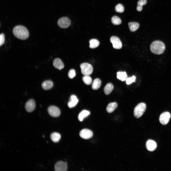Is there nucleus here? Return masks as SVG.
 I'll return each mask as SVG.
<instances>
[{
  "mask_svg": "<svg viewBox=\"0 0 171 171\" xmlns=\"http://www.w3.org/2000/svg\"><path fill=\"white\" fill-rule=\"evenodd\" d=\"M147 3V0H139L137 2V10L141 11L142 9V6L146 5Z\"/></svg>",
  "mask_w": 171,
  "mask_h": 171,
  "instance_id": "obj_23",
  "label": "nucleus"
},
{
  "mask_svg": "<svg viewBox=\"0 0 171 171\" xmlns=\"http://www.w3.org/2000/svg\"><path fill=\"white\" fill-rule=\"evenodd\" d=\"M146 145L147 150L150 151H152L154 150L157 146L156 142L151 140H148L147 141Z\"/></svg>",
  "mask_w": 171,
  "mask_h": 171,
  "instance_id": "obj_12",
  "label": "nucleus"
},
{
  "mask_svg": "<svg viewBox=\"0 0 171 171\" xmlns=\"http://www.w3.org/2000/svg\"><path fill=\"white\" fill-rule=\"evenodd\" d=\"M82 80L84 83L87 85H90L92 82V78L89 75H84L82 77Z\"/></svg>",
  "mask_w": 171,
  "mask_h": 171,
  "instance_id": "obj_26",
  "label": "nucleus"
},
{
  "mask_svg": "<svg viewBox=\"0 0 171 171\" xmlns=\"http://www.w3.org/2000/svg\"><path fill=\"white\" fill-rule=\"evenodd\" d=\"M90 114L89 111L86 110H83L81 111L79 114L78 118L79 120L82 121L83 119Z\"/></svg>",
  "mask_w": 171,
  "mask_h": 171,
  "instance_id": "obj_20",
  "label": "nucleus"
},
{
  "mask_svg": "<svg viewBox=\"0 0 171 171\" xmlns=\"http://www.w3.org/2000/svg\"><path fill=\"white\" fill-rule=\"evenodd\" d=\"M136 77L133 76L132 77L127 78L126 79V82L127 85H129L135 81Z\"/></svg>",
  "mask_w": 171,
  "mask_h": 171,
  "instance_id": "obj_28",
  "label": "nucleus"
},
{
  "mask_svg": "<svg viewBox=\"0 0 171 171\" xmlns=\"http://www.w3.org/2000/svg\"><path fill=\"white\" fill-rule=\"evenodd\" d=\"M48 111L49 114L53 117H58L60 114V111L59 109L54 106L49 107L48 109Z\"/></svg>",
  "mask_w": 171,
  "mask_h": 171,
  "instance_id": "obj_6",
  "label": "nucleus"
},
{
  "mask_svg": "<svg viewBox=\"0 0 171 171\" xmlns=\"http://www.w3.org/2000/svg\"><path fill=\"white\" fill-rule=\"evenodd\" d=\"M36 107L35 102L33 99H30L26 103L25 108L26 110L28 112H31L33 111Z\"/></svg>",
  "mask_w": 171,
  "mask_h": 171,
  "instance_id": "obj_9",
  "label": "nucleus"
},
{
  "mask_svg": "<svg viewBox=\"0 0 171 171\" xmlns=\"http://www.w3.org/2000/svg\"><path fill=\"white\" fill-rule=\"evenodd\" d=\"M101 82L100 80L98 78L95 79L93 81L92 88L94 90H97L100 87Z\"/></svg>",
  "mask_w": 171,
  "mask_h": 171,
  "instance_id": "obj_19",
  "label": "nucleus"
},
{
  "mask_svg": "<svg viewBox=\"0 0 171 171\" xmlns=\"http://www.w3.org/2000/svg\"><path fill=\"white\" fill-rule=\"evenodd\" d=\"M171 117V114L169 112H166L163 113L160 115L159 117L160 122L163 125L167 124L169 120Z\"/></svg>",
  "mask_w": 171,
  "mask_h": 171,
  "instance_id": "obj_7",
  "label": "nucleus"
},
{
  "mask_svg": "<svg viewBox=\"0 0 171 171\" xmlns=\"http://www.w3.org/2000/svg\"><path fill=\"white\" fill-rule=\"evenodd\" d=\"M68 76L70 79H72L76 75L75 71L73 69L70 70L68 74Z\"/></svg>",
  "mask_w": 171,
  "mask_h": 171,
  "instance_id": "obj_29",
  "label": "nucleus"
},
{
  "mask_svg": "<svg viewBox=\"0 0 171 171\" xmlns=\"http://www.w3.org/2000/svg\"><path fill=\"white\" fill-rule=\"evenodd\" d=\"M89 47L91 48H94L97 47L99 45V42L96 39H92L89 41Z\"/></svg>",
  "mask_w": 171,
  "mask_h": 171,
  "instance_id": "obj_24",
  "label": "nucleus"
},
{
  "mask_svg": "<svg viewBox=\"0 0 171 171\" xmlns=\"http://www.w3.org/2000/svg\"><path fill=\"white\" fill-rule=\"evenodd\" d=\"M112 23L114 25H119L121 23L120 19L116 16H113L111 18Z\"/></svg>",
  "mask_w": 171,
  "mask_h": 171,
  "instance_id": "obj_25",
  "label": "nucleus"
},
{
  "mask_svg": "<svg viewBox=\"0 0 171 171\" xmlns=\"http://www.w3.org/2000/svg\"><path fill=\"white\" fill-rule=\"evenodd\" d=\"M67 168V163L62 161L58 162L55 166V169L56 171H66Z\"/></svg>",
  "mask_w": 171,
  "mask_h": 171,
  "instance_id": "obj_11",
  "label": "nucleus"
},
{
  "mask_svg": "<svg viewBox=\"0 0 171 171\" xmlns=\"http://www.w3.org/2000/svg\"><path fill=\"white\" fill-rule=\"evenodd\" d=\"M128 25L129 30L132 32H134L137 30L139 26V24L135 22H129Z\"/></svg>",
  "mask_w": 171,
  "mask_h": 171,
  "instance_id": "obj_16",
  "label": "nucleus"
},
{
  "mask_svg": "<svg viewBox=\"0 0 171 171\" xmlns=\"http://www.w3.org/2000/svg\"><path fill=\"white\" fill-rule=\"evenodd\" d=\"M50 138L54 142H57L60 140L61 136L60 134L57 132H54L51 134Z\"/></svg>",
  "mask_w": 171,
  "mask_h": 171,
  "instance_id": "obj_21",
  "label": "nucleus"
},
{
  "mask_svg": "<svg viewBox=\"0 0 171 171\" xmlns=\"http://www.w3.org/2000/svg\"><path fill=\"white\" fill-rule=\"evenodd\" d=\"M53 86L52 82L50 80H47L43 82L42 84V86L45 90H47L51 89Z\"/></svg>",
  "mask_w": 171,
  "mask_h": 171,
  "instance_id": "obj_15",
  "label": "nucleus"
},
{
  "mask_svg": "<svg viewBox=\"0 0 171 171\" xmlns=\"http://www.w3.org/2000/svg\"><path fill=\"white\" fill-rule=\"evenodd\" d=\"M165 48L164 44L162 42L157 40L153 41L150 46L151 52L157 55H160L163 53Z\"/></svg>",
  "mask_w": 171,
  "mask_h": 171,
  "instance_id": "obj_2",
  "label": "nucleus"
},
{
  "mask_svg": "<svg viewBox=\"0 0 171 171\" xmlns=\"http://www.w3.org/2000/svg\"><path fill=\"white\" fill-rule=\"evenodd\" d=\"M78 100L76 96L74 95L71 96L70 100L67 104L68 107L70 108L75 107L77 104Z\"/></svg>",
  "mask_w": 171,
  "mask_h": 171,
  "instance_id": "obj_13",
  "label": "nucleus"
},
{
  "mask_svg": "<svg viewBox=\"0 0 171 171\" xmlns=\"http://www.w3.org/2000/svg\"><path fill=\"white\" fill-rule=\"evenodd\" d=\"M117 104L116 102L109 103L107 105L106 108L107 112L109 113L113 112L117 106Z\"/></svg>",
  "mask_w": 171,
  "mask_h": 171,
  "instance_id": "obj_17",
  "label": "nucleus"
},
{
  "mask_svg": "<svg viewBox=\"0 0 171 171\" xmlns=\"http://www.w3.org/2000/svg\"><path fill=\"white\" fill-rule=\"evenodd\" d=\"M146 104L143 103L138 104L134 108V116L139 118L143 114L146 109Z\"/></svg>",
  "mask_w": 171,
  "mask_h": 171,
  "instance_id": "obj_3",
  "label": "nucleus"
},
{
  "mask_svg": "<svg viewBox=\"0 0 171 171\" xmlns=\"http://www.w3.org/2000/svg\"><path fill=\"white\" fill-rule=\"evenodd\" d=\"M5 41V36L4 34L1 33L0 35V46H1L4 43Z\"/></svg>",
  "mask_w": 171,
  "mask_h": 171,
  "instance_id": "obj_30",
  "label": "nucleus"
},
{
  "mask_svg": "<svg viewBox=\"0 0 171 171\" xmlns=\"http://www.w3.org/2000/svg\"><path fill=\"white\" fill-rule=\"evenodd\" d=\"M81 73L84 75H89L93 71V68L91 65L87 63H84L80 65Z\"/></svg>",
  "mask_w": 171,
  "mask_h": 171,
  "instance_id": "obj_4",
  "label": "nucleus"
},
{
  "mask_svg": "<svg viewBox=\"0 0 171 171\" xmlns=\"http://www.w3.org/2000/svg\"><path fill=\"white\" fill-rule=\"evenodd\" d=\"M118 79L122 81H125L127 76L126 73L125 71H119L117 73Z\"/></svg>",
  "mask_w": 171,
  "mask_h": 171,
  "instance_id": "obj_22",
  "label": "nucleus"
},
{
  "mask_svg": "<svg viewBox=\"0 0 171 171\" xmlns=\"http://www.w3.org/2000/svg\"><path fill=\"white\" fill-rule=\"evenodd\" d=\"M53 65L55 68L59 70L63 69L64 66V64L62 61L58 58L54 59L53 61Z\"/></svg>",
  "mask_w": 171,
  "mask_h": 171,
  "instance_id": "obj_14",
  "label": "nucleus"
},
{
  "mask_svg": "<svg viewBox=\"0 0 171 171\" xmlns=\"http://www.w3.org/2000/svg\"><path fill=\"white\" fill-rule=\"evenodd\" d=\"M115 10L117 12L122 13L124 11V7L122 4H118L115 6Z\"/></svg>",
  "mask_w": 171,
  "mask_h": 171,
  "instance_id": "obj_27",
  "label": "nucleus"
},
{
  "mask_svg": "<svg viewBox=\"0 0 171 171\" xmlns=\"http://www.w3.org/2000/svg\"><path fill=\"white\" fill-rule=\"evenodd\" d=\"M80 136L82 138L88 139L91 138L93 136V133L90 130L87 129L81 130L80 133Z\"/></svg>",
  "mask_w": 171,
  "mask_h": 171,
  "instance_id": "obj_10",
  "label": "nucleus"
},
{
  "mask_svg": "<svg viewBox=\"0 0 171 171\" xmlns=\"http://www.w3.org/2000/svg\"><path fill=\"white\" fill-rule=\"evenodd\" d=\"M111 43L113 44V47L114 48L119 49L122 47V43L119 39L115 36L111 37L110 39Z\"/></svg>",
  "mask_w": 171,
  "mask_h": 171,
  "instance_id": "obj_8",
  "label": "nucleus"
},
{
  "mask_svg": "<svg viewBox=\"0 0 171 171\" xmlns=\"http://www.w3.org/2000/svg\"><path fill=\"white\" fill-rule=\"evenodd\" d=\"M113 88V84L111 83H109L106 85L104 88V92L106 95H109L112 92Z\"/></svg>",
  "mask_w": 171,
  "mask_h": 171,
  "instance_id": "obj_18",
  "label": "nucleus"
},
{
  "mask_svg": "<svg viewBox=\"0 0 171 171\" xmlns=\"http://www.w3.org/2000/svg\"><path fill=\"white\" fill-rule=\"evenodd\" d=\"M14 36L17 38L22 40H25L29 37L28 31L25 27L19 25L14 27L13 30Z\"/></svg>",
  "mask_w": 171,
  "mask_h": 171,
  "instance_id": "obj_1",
  "label": "nucleus"
},
{
  "mask_svg": "<svg viewBox=\"0 0 171 171\" xmlns=\"http://www.w3.org/2000/svg\"><path fill=\"white\" fill-rule=\"evenodd\" d=\"M71 24V20L68 18L66 17L60 18L58 20L57 22L58 26L62 28H66L68 27Z\"/></svg>",
  "mask_w": 171,
  "mask_h": 171,
  "instance_id": "obj_5",
  "label": "nucleus"
}]
</instances>
